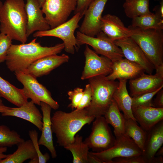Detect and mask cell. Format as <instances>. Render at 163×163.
I'll return each mask as SVG.
<instances>
[{"instance_id": "obj_1", "label": "cell", "mask_w": 163, "mask_h": 163, "mask_svg": "<svg viewBox=\"0 0 163 163\" xmlns=\"http://www.w3.org/2000/svg\"><path fill=\"white\" fill-rule=\"evenodd\" d=\"M37 38L27 43L12 44L5 60L8 68L12 72L24 71L36 60L44 57L58 54L64 49L63 43L53 46H42L37 42Z\"/></svg>"}, {"instance_id": "obj_2", "label": "cell", "mask_w": 163, "mask_h": 163, "mask_svg": "<svg viewBox=\"0 0 163 163\" xmlns=\"http://www.w3.org/2000/svg\"><path fill=\"white\" fill-rule=\"evenodd\" d=\"M95 119L88 115L85 108L75 109L69 113L56 111L51 117V122L52 132L55 134L57 142L63 147L72 143L76 133Z\"/></svg>"}, {"instance_id": "obj_3", "label": "cell", "mask_w": 163, "mask_h": 163, "mask_svg": "<svg viewBox=\"0 0 163 163\" xmlns=\"http://www.w3.org/2000/svg\"><path fill=\"white\" fill-rule=\"evenodd\" d=\"M24 0H6L0 10V33L26 43L27 19Z\"/></svg>"}, {"instance_id": "obj_4", "label": "cell", "mask_w": 163, "mask_h": 163, "mask_svg": "<svg viewBox=\"0 0 163 163\" xmlns=\"http://www.w3.org/2000/svg\"><path fill=\"white\" fill-rule=\"evenodd\" d=\"M128 27L131 32L130 37L141 48L156 71L163 70V30L144 29L131 25Z\"/></svg>"}, {"instance_id": "obj_5", "label": "cell", "mask_w": 163, "mask_h": 163, "mask_svg": "<svg viewBox=\"0 0 163 163\" xmlns=\"http://www.w3.org/2000/svg\"><path fill=\"white\" fill-rule=\"evenodd\" d=\"M92 90L90 105L85 108L87 114L95 118L104 116L113 101V96L119 82L108 79L100 75L88 79Z\"/></svg>"}, {"instance_id": "obj_6", "label": "cell", "mask_w": 163, "mask_h": 163, "mask_svg": "<svg viewBox=\"0 0 163 163\" xmlns=\"http://www.w3.org/2000/svg\"><path fill=\"white\" fill-rule=\"evenodd\" d=\"M82 18L79 13L74 15L69 20L57 27L44 31L35 32L33 34L35 38L44 37H53L62 40L64 44V50L69 53H75L78 47L74 33L79 27L78 23Z\"/></svg>"}, {"instance_id": "obj_7", "label": "cell", "mask_w": 163, "mask_h": 163, "mask_svg": "<svg viewBox=\"0 0 163 163\" xmlns=\"http://www.w3.org/2000/svg\"><path fill=\"white\" fill-rule=\"evenodd\" d=\"M14 73L17 79L23 85L22 89L28 99H30L35 104L40 106L42 102L54 110L59 108L58 103L52 98L51 93L46 87L38 82L37 78L21 71H17Z\"/></svg>"}, {"instance_id": "obj_8", "label": "cell", "mask_w": 163, "mask_h": 163, "mask_svg": "<svg viewBox=\"0 0 163 163\" xmlns=\"http://www.w3.org/2000/svg\"><path fill=\"white\" fill-rule=\"evenodd\" d=\"M96 36L91 37L77 31L76 37L78 47L83 44L89 45L97 53L108 58L112 62L123 58L120 48L104 33L101 31Z\"/></svg>"}, {"instance_id": "obj_9", "label": "cell", "mask_w": 163, "mask_h": 163, "mask_svg": "<svg viewBox=\"0 0 163 163\" xmlns=\"http://www.w3.org/2000/svg\"><path fill=\"white\" fill-rule=\"evenodd\" d=\"M90 134L84 142L93 152H100L112 147L116 140L108 124L103 116L95 118Z\"/></svg>"}, {"instance_id": "obj_10", "label": "cell", "mask_w": 163, "mask_h": 163, "mask_svg": "<svg viewBox=\"0 0 163 163\" xmlns=\"http://www.w3.org/2000/svg\"><path fill=\"white\" fill-rule=\"evenodd\" d=\"M77 0H46L41 9L50 28L67 21L77 5Z\"/></svg>"}, {"instance_id": "obj_11", "label": "cell", "mask_w": 163, "mask_h": 163, "mask_svg": "<svg viewBox=\"0 0 163 163\" xmlns=\"http://www.w3.org/2000/svg\"><path fill=\"white\" fill-rule=\"evenodd\" d=\"M115 137L114 144L111 147L100 152H93L103 163H113V160L116 158L142 155V151L131 138L125 134Z\"/></svg>"}, {"instance_id": "obj_12", "label": "cell", "mask_w": 163, "mask_h": 163, "mask_svg": "<svg viewBox=\"0 0 163 163\" xmlns=\"http://www.w3.org/2000/svg\"><path fill=\"white\" fill-rule=\"evenodd\" d=\"M84 54L85 62L81 77L82 80L100 75L107 76L112 72V61L105 56H99L88 45H86Z\"/></svg>"}, {"instance_id": "obj_13", "label": "cell", "mask_w": 163, "mask_h": 163, "mask_svg": "<svg viewBox=\"0 0 163 163\" xmlns=\"http://www.w3.org/2000/svg\"><path fill=\"white\" fill-rule=\"evenodd\" d=\"M108 0H94L89 5L84 14L79 31L86 35L95 37L101 31V19Z\"/></svg>"}, {"instance_id": "obj_14", "label": "cell", "mask_w": 163, "mask_h": 163, "mask_svg": "<svg viewBox=\"0 0 163 163\" xmlns=\"http://www.w3.org/2000/svg\"><path fill=\"white\" fill-rule=\"evenodd\" d=\"M113 41L121 49L124 57L141 66L147 73L152 74L155 69L154 66L139 46L131 37Z\"/></svg>"}, {"instance_id": "obj_15", "label": "cell", "mask_w": 163, "mask_h": 163, "mask_svg": "<svg viewBox=\"0 0 163 163\" xmlns=\"http://www.w3.org/2000/svg\"><path fill=\"white\" fill-rule=\"evenodd\" d=\"M130 95L135 97L155 91L163 86V73L155 74L144 73L139 77L129 81Z\"/></svg>"}, {"instance_id": "obj_16", "label": "cell", "mask_w": 163, "mask_h": 163, "mask_svg": "<svg viewBox=\"0 0 163 163\" xmlns=\"http://www.w3.org/2000/svg\"><path fill=\"white\" fill-rule=\"evenodd\" d=\"M25 8L27 14V36L34 32L49 30L50 27L45 17L37 0H26Z\"/></svg>"}, {"instance_id": "obj_17", "label": "cell", "mask_w": 163, "mask_h": 163, "mask_svg": "<svg viewBox=\"0 0 163 163\" xmlns=\"http://www.w3.org/2000/svg\"><path fill=\"white\" fill-rule=\"evenodd\" d=\"M69 56L65 54L52 55L36 60L23 71L36 78L47 75L53 69L68 62Z\"/></svg>"}, {"instance_id": "obj_18", "label": "cell", "mask_w": 163, "mask_h": 163, "mask_svg": "<svg viewBox=\"0 0 163 163\" xmlns=\"http://www.w3.org/2000/svg\"><path fill=\"white\" fill-rule=\"evenodd\" d=\"M145 72L139 65L123 58L113 62L112 72L106 77L113 81L117 79L131 80L139 77Z\"/></svg>"}, {"instance_id": "obj_19", "label": "cell", "mask_w": 163, "mask_h": 163, "mask_svg": "<svg viewBox=\"0 0 163 163\" xmlns=\"http://www.w3.org/2000/svg\"><path fill=\"white\" fill-rule=\"evenodd\" d=\"M35 104L31 101H27L17 107H9L1 113L2 116H13L29 122L41 131L43 126V115Z\"/></svg>"}, {"instance_id": "obj_20", "label": "cell", "mask_w": 163, "mask_h": 163, "mask_svg": "<svg viewBox=\"0 0 163 163\" xmlns=\"http://www.w3.org/2000/svg\"><path fill=\"white\" fill-rule=\"evenodd\" d=\"M132 110L136 121L146 132L163 120V108L138 106L132 107Z\"/></svg>"}, {"instance_id": "obj_21", "label": "cell", "mask_w": 163, "mask_h": 163, "mask_svg": "<svg viewBox=\"0 0 163 163\" xmlns=\"http://www.w3.org/2000/svg\"><path fill=\"white\" fill-rule=\"evenodd\" d=\"M101 31L113 41L130 37L132 33L117 16L107 14L101 19Z\"/></svg>"}, {"instance_id": "obj_22", "label": "cell", "mask_w": 163, "mask_h": 163, "mask_svg": "<svg viewBox=\"0 0 163 163\" xmlns=\"http://www.w3.org/2000/svg\"><path fill=\"white\" fill-rule=\"evenodd\" d=\"M147 132L142 156L145 163H151L158 150L163 144V120Z\"/></svg>"}, {"instance_id": "obj_23", "label": "cell", "mask_w": 163, "mask_h": 163, "mask_svg": "<svg viewBox=\"0 0 163 163\" xmlns=\"http://www.w3.org/2000/svg\"><path fill=\"white\" fill-rule=\"evenodd\" d=\"M40 106L42 112L43 124L38 144L45 146L50 152L52 157L55 158L57 155L53 141L51 117L52 108L48 104L42 102H41Z\"/></svg>"}, {"instance_id": "obj_24", "label": "cell", "mask_w": 163, "mask_h": 163, "mask_svg": "<svg viewBox=\"0 0 163 163\" xmlns=\"http://www.w3.org/2000/svg\"><path fill=\"white\" fill-rule=\"evenodd\" d=\"M17 150L0 161V163H22L30 159V163H38L37 155L30 139L21 142L17 145Z\"/></svg>"}, {"instance_id": "obj_25", "label": "cell", "mask_w": 163, "mask_h": 163, "mask_svg": "<svg viewBox=\"0 0 163 163\" xmlns=\"http://www.w3.org/2000/svg\"><path fill=\"white\" fill-rule=\"evenodd\" d=\"M119 81L118 86L113 94V100L125 117L136 121L132 112V97L129 94L126 88L127 80Z\"/></svg>"}, {"instance_id": "obj_26", "label": "cell", "mask_w": 163, "mask_h": 163, "mask_svg": "<svg viewBox=\"0 0 163 163\" xmlns=\"http://www.w3.org/2000/svg\"><path fill=\"white\" fill-rule=\"evenodd\" d=\"M0 94L12 104L20 107L28 101L22 89L18 88L0 76Z\"/></svg>"}, {"instance_id": "obj_27", "label": "cell", "mask_w": 163, "mask_h": 163, "mask_svg": "<svg viewBox=\"0 0 163 163\" xmlns=\"http://www.w3.org/2000/svg\"><path fill=\"white\" fill-rule=\"evenodd\" d=\"M120 110L113 100L104 115L108 123L113 128L115 137L124 134L125 117Z\"/></svg>"}, {"instance_id": "obj_28", "label": "cell", "mask_w": 163, "mask_h": 163, "mask_svg": "<svg viewBox=\"0 0 163 163\" xmlns=\"http://www.w3.org/2000/svg\"><path fill=\"white\" fill-rule=\"evenodd\" d=\"M72 153L73 163H88V156L89 148L83 141V137L76 135L73 142L64 147Z\"/></svg>"}, {"instance_id": "obj_29", "label": "cell", "mask_w": 163, "mask_h": 163, "mask_svg": "<svg viewBox=\"0 0 163 163\" xmlns=\"http://www.w3.org/2000/svg\"><path fill=\"white\" fill-rule=\"evenodd\" d=\"M124 134L131 138L142 152L143 151L147 132L138 126L136 121L125 117Z\"/></svg>"}, {"instance_id": "obj_30", "label": "cell", "mask_w": 163, "mask_h": 163, "mask_svg": "<svg viewBox=\"0 0 163 163\" xmlns=\"http://www.w3.org/2000/svg\"><path fill=\"white\" fill-rule=\"evenodd\" d=\"M131 25L144 29L163 30V19L151 12L133 18Z\"/></svg>"}, {"instance_id": "obj_31", "label": "cell", "mask_w": 163, "mask_h": 163, "mask_svg": "<svg viewBox=\"0 0 163 163\" xmlns=\"http://www.w3.org/2000/svg\"><path fill=\"white\" fill-rule=\"evenodd\" d=\"M150 0H129L123 6L126 15L133 18L151 12L149 10Z\"/></svg>"}, {"instance_id": "obj_32", "label": "cell", "mask_w": 163, "mask_h": 163, "mask_svg": "<svg viewBox=\"0 0 163 163\" xmlns=\"http://www.w3.org/2000/svg\"><path fill=\"white\" fill-rule=\"evenodd\" d=\"M24 140L15 131L6 125H0V147H12Z\"/></svg>"}, {"instance_id": "obj_33", "label": "cell", "mask_w": 163, "mask_h": 163, "mask_svg": "<svg viewBox=\"0 0 163 163\" xmlns=\"http://www.w3.org/2000/svg\"><path fill=\"white\" fill-rule=\"evenodd\" d=\"M163 88L162 86L155 91L132 97V107L138 106L153 107V97Z\"/></svg>"}, {"instance_id": "obj_34", "label": "cell", "mask_w": 163, "mask_h": 163, "mask_svg": "<svg viewBox=\"0 0 163 163\" xmlns=\"http://www.w3.org/2000/svg\"><path fill=\"white\" fill-rule=\"evenodd\" d=\"M29 136L36 151L38 158V163H46L50 159V156L48 153L43 154L41 152L38 142V133L35 129L30 130Z\"/></svg>"}, {"instance_id": "obj_35", "label": "cell", "mask_w": 163, "mask_h": 163, "mask_svg": "<svg viewBox=\"0 0 163 163\" xmlns=\"http://www.w3.org/2000/svg\"><path fill=\"white\" fill-rule=\"evenodd\" d=\"M12 40L8 36L0 33V63L5 61L8 51L12 44Z\"/></svg>"}, {"instance_id": "obj_36", "label": "cell", "mask_w": 163, "mask_h": 163, "mask_svg": "<svg viewBox=\"0 0 163 163\" xmlns=\"http://www.w3.org/2000/svg\"><path fill=\"white\" fill-rule=\"evenodd\" d=\"M83 93V89L79 87L76 88L73 90L69 91L67 94L71 103L68 105V107L72 110L76 109L81 101Z\"/></svg>"}, {"instance_id": "obj_37", "label": "cell", "mask_w": 163, "mask_h": 163, "mask_svg": "<svg viewBox=\"0 0 163 163\" xmlns=\"http://www.w3.org/2000/svg\"><path fill=\"white\" fill-rule=\"evenodd\" d=\"M92 97V90L90 85L88 83L83 90L82 97L77 109H82L88 107L90 104Z\"/></svg>"}, {"instance_id": "obj_38", "label": "cell", "mask_w": 163, "mask_h": 163, "mask_svg": "<svg viewBox=\"0 0 163 163\" xmlns=\"http://www.w3.org/2000/svg\"><path fill=\"white\" fill-rule=\"evenodd\" d=\"M113 163H145L142 155L126 157L116 158L113 160Z\"/></svg>"}, {"instance_id": "obj_39", "label": "cell", "mask_w": 163, "mask_h": 163, "mask_svg": "<svg viewBox=\"0 0 163 163\" xmlns=\"http://www.w3.org/2000/svg\"><path fill=\"white\" fill-rule=\"evenodd\" d=\"M94 0H77V5L74 14L79 13L83 17L90 4Z\"/></svg>"}, {"instance_id": "obj_40", "label": "cell", "mask_w": 163, "mask_h": 163, "mask_svg": "<svg viewBox=\"0 0 163 163\" xmlns=\"http://www.w3.org/2000/svg\"><path fill=\"white\" fill-rule=\"evenodd\" d=\"M155 98L152 100L153 107L159 108H163V90L161 89L156 94Z\"/></svg>"}, {"instance_id": "obj_41", "label": "cell", "mask_w": 163, "mask_h": 163, "mask_svg": "<svg viewBox=\"0 0 163 163\" xmlns=\"http://www.w3.org/2000/svg\"><path fill=\"white\" fill-rule=\"evenodd\" d=\"M88 160V163H103L100 159L93 154V152H89Z\"/></svg>"}, {"instance_id": "obj_42", "label": "cell", "mask_w": 163, "mask_h": 163, "mask_svg": "<svg viewBox=\"0 0 163 163\" xmlns=\"http://www.w3.org/2000/svg\"><path fill=\"white\" fill-rule=\"evenodd\" d=\"M153 10L155 14L163 19V0L160 1L159 4L155 6Z\"/></svg>"}, {"instance_id": "obj_43", "label": "cell", "mask_w": 163, "mask_h": 163, "mask_svg": "<svg viewBox=\"0 0 163 163\" xmlns=\"http://www.w3.org/2000/svg\"><path fill=\"white\" fill-rule=\"evenodd\" d=\"M7 150V147H0V161L8 156L9 154H4L6 152Z\"/></svg>"}, {"instance_id": "obj_44", "label": "cell", "mask_w": 163, "mask_h": 163, "mask_svg": "<svg viewBox=\"0 0 163 163\" xmlns=\"http://www.w3.org/2000/svg\"><path fill=\"white\" fill-rule=\"evenodd\" d=\"M10 107L5 106L0 97V113L4 112L8 110Z\"/></svg>"}, {"instance_id": "obj_45", "label": "cell", "mask_w": 163, "mask_h": 163, "mask_svg": "<svg viewBox=\"0 0 163 163\" xmlns=\"http://www.w3.org/2000/svg\"><path fill=\"white\" fill-rule=\"evenodd\" d=\"M163 155L155 156L152 160L151 163H163Z\"/></svg>"}, {"instance_id": "obj_46", "label": "cell", "mask_w": 163, "mask_h": 163, "mask_svg": "<svg viewBox=\"0 0 163 163\" xmlns=\"http://www.w3.org/2000/svg\"><path fill=\"white\" fill-rule=\"evenodd\" d=\"M163 155V147H161L157 151L155 156Z\"/></svg>"}, {"instance_id": "obj_47", "label": "cell", "mask_w": 163, "mask_h": 163, "mask_svg": "<svg viewBox=\"0 0 163 163\" xmlns=\"http://www.w3.org/2000/svg\"><path fill=\"white\" fill-rule=\"evenodd\" d=\"M40 7L41 8L46 0H37Z\"/></svg>"}, {"instance_id": "obj_48", "label": "cell", "mask_w": 163, "mask_h": 163, "mask_svg": "<svg viewBox=\"0 0 163 163\" xmlns=\"http://www.w3.org/2000/svg\"><path fill=\"white\" fill-rule=\"evenodd\" d=\"M3 4L2 3V2L0 1V10L3 5Z\"/></svg>"}, {"instance_id": "obj_49", "label": "cell", "mask_w": 163, "mask_h": 163, "mask_svg": "<svg viewBox=\"0 0 163 163\" xmlns=\"http://www.w3.org/2000/svg\"><path fill=\"white\" fill-rule=\"evenodd\" d=\"M157 0V1H161V0Z\"/></svg>"}, {"instance_id": "obj_50", "label": "cell", "mask_w": 163, "mask_h": 163, "mask_svg": "<svg viewBox=\"0 0 163 163\" xmlns=\"http://www.w3.org/2000/svg\"><path fill=\"white\" fill-rule=\"evenodd\" d=\"M128 0H125V1H128Z\"/></svg>"}, {"instance_id": "obj_51", "label": "cell", "mask_w": 163, "mask_h": 163, "mask_svg": "<svg viewBox=\"0 0 163 163\" xmlns=\"http://www.w3.org/2000/svg\"><path fill=\"white\" fill-rule=\"evenodd\" d=\"M1 97V95L0 94V97Z\"/></svg>"}]
</instances>
